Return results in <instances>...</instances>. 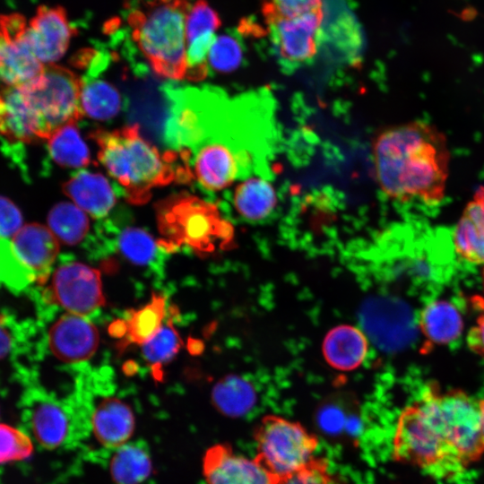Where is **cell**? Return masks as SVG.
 Masks as SVG:
<instances>
[{"label":"cell","instance_id":"6da1fadb","mask_svg":"<svg viewBox=\"0 0 484 484\" xmlns=\"http://www.w3.org/2000/svg\"><path fill=\"white\" fill-rule=\"evenodd\" d=\"M449 157L443 133L422 121L385 128L372 143L377 184L386 196L401 202H441L448 178Z\"/></svg>","mask_w":484,"mask_h":484},{"label":"cell","instance_id":"7a4b0ae2","mask_svg":"<svg viewBox=\"0 0 484 484\" xmlns=\"http://www.w3.org/2000/svg\"><path fill=\"white\" fill-rule=\"evenodd\" d=\"M91 137L99 146V161L114 179L117 195L129 203H145L153 187L193 180L190 151L160 153L141 135L137 125L114 131L96 130Z\"/></svg>","mask_w":484,"mask_h":484},{"label":"cell","instance_id":"3957f363","mask_svg":"<svg viewBox=\"0 0 484 484\" xmlns=\"http://www.w3.org/2000/svg\"><path fill=\"white\" fill-rule=\"evenodd\" d=\"M438 388L431 385L401 412L395 426L392 455L438 478L467 469L449 439L440 411Z\"/></svg>","mask_w":484,"mask_h":484},{"label":"cell","instance_id":"277c9868","mask_svg":"<svg viewBox=\"0 0 484 484\" xmlns=\"http://www.w3.org/2000/svg\"><path fill=\"white\" fill-rule=\"evenodd\" d=\"M187 0H142L128 14L132 37L157 75L171 80L186 72Z\"/></svg>","mask_w":484,"mask_h":484},{"label":"cell","instance_id":"5b68a950","mask_svg":"<svg viewBox=\"0 0 484 484\" xmlns=\"http://www.w3.org/2000/svg\"><path fill=\"white\" fill-rule=\"evenodd\" d=\"M160 244L173 249L187 245L200 252H210L233 237L232 225L224 219L218 205L187 193L176 194L156 206Z\"/></svg>","mask_w":484,"mask_h":484},{"label":"cell","instance_id":"8992f818","mask_svg":"<svg viewBox=\"0 0 484 484\" xmlns=\"http://www.w3.org/2000/svg\"><path fill=\"white\" fill-rule=\"evenodd\" d=\"M254 458L280 484L308 463L318 446V438L298 422L268 415L255 430Z\"/></svg>","mask_w":484,"mask_h":484},{"label":"cell","instance_id":"52a82bcc","mask_svg":"<svg viewBox=\"0 0 484 484\" xmlns=\"http://www.w3.org/2000/svg\"><path fill=\"white\" fill-rule=\"evenodd\" d=\"M23 379L30 385L22 396L23 420L42 447L73 446L90 436L88 422L75 402L65 403L28 377Z\"/></svg>","mask_w":484,"mask_h":484},{"label":"cell","instance_id":"ba28073f","mask_svg":"<svg viewBox=\"0 0 484 484\" xmlns=\"http://www.w3.org/2000/svg\"><path fill=\"white\" fill-rule=\"evenodd\" d=\"M21 87L39 117L43 140L61 125L82 117L81 78L67 68L48 64L39 79Z\"/></svg>","mask_w":484,"mask_h":484},{"label":"cell","instance_id":"9c48e42d","mask_svg":"<svg viewBox=\"0 0 484 484\" xmlns=\"http://www.w3.org/2000/svg\"><path fill=\"white\" fill-rule=\"evenodd\" d=\"M359 317L372 342L384 351L402 350L417 337L418 320L411 307L399 298H370L364 302Z\"/></svg>","mask_w":484,"mask_h":484},{"label":"cell","instance_id":"30bf717a","mask_svg":"<svg viewBox=\"0 0 484 484\" xmlns=\"http://www.w3.org/2000/svg\"><path fill=\"white\" fill-rule=\"evenodd\" d=\"M324 9L294 16L265 20L277 59L291 73L315 58L320 45Z\"/></svg>","mask_w":484,"mask_h":484},{"label":"cell","instance_id":"8fae6325","mask_svg":"<svg viewBox=\"0 0 484 484\" xmlns=\"http://www.w3.org/2000/svg\"><path fill=\"white\" fill-rule=\"evenodd\" d=\"M41 299L57 305L72 314L86 315L104 305L100 273L79 262L58 265L49 283L41 292Z\"/></svg>","mask_w":484,"mask_h":484},{"label":"cell","instance_id":"7c38bea8","mask_svg":"<svg viewBox=\"0 0 484 484\" xmlns=\"http://www.w3.org/2000/svg\"><path fill=\"white\" fill-rule=\"evenodd\" d=\"M28 22L20 13L0 15V82L21 87L41 77L45 65L27 39Z\"/></svg>","mask_w":484,"mask_h":484},{"label":"cell","instance_id":"4fadbf2b","mask_svg":"<svg viewBox=\"0 0 484 484\" xmlns=\"http://www.w3.org/2000/svg\"><path fill=\"white\" fill-rule=\"evenodd\" d=\"M88 419L90 435L104 449L114 451L126 444L134 430L132 409L121 399L107 394L76 402Z\"/></svg>","mask_w":484,"mask_h":484},{"label":"cell","instance_id":"5bb4252c","mask_svg":"<svg viewBox=\"0 0 484 484\" xmlns=\"http://www.w3.org/2000/svg\"><path fill=\"white\" fill-rule=\"evenodd\" d=\"M76 32L62 6L40 5L28 22L26 35L35 56L48 65L65 54Z\"/></svg>","mask_w":484,"mask_h":484},{"label":"cell","instance_id":"9a60e30c","mask_svg":"<svg viewBox=\"0 0 484 484\" xmlns=\"http://www.w3.org/2000/svg\"><path fill=\"white\" fill-rule=\"evenodd\" d=\"M95 325L82 315L66 313L48 329V346L51 353L65 363L82 362L93 356L99 345Z\"/></svg>","mask_w":484,"mask_h":484},{"label":"cell","instance_id":"2e32d148","mask_svg":"<svg viewBox=\"0 0 484 484\" xmlns=\"http://www.w3.org/2000/svg\"><path fill=\"white\" fill-rule=\"evenodd\" d=\"M203 473L205 484H279L255 459L235 453L227 444L205 452Z\"/></svg>","mask_w":484,"mask_h":484},{"label":"cell","instance_id":"e0dca14e","mask_svg":"<svg viewBox=\"0 0 484 484\" xmlns=\"http://www.w3.org/2000/svg\"><path fill=\"white\" fill-rule=\"evenodd\" d=\"M320 47L335 59L356 65L360 60L362 38L359 26L343 4L334 0L323 4Z\"/></svg>","mask_w":484,"mask_h":484},{"label":"cell","instance_id":"ac0fdd59","mask_svg":"<svg viewBox=\"0 0 484 484\" xmlns=\"http://www.w3.org/2000/svg\"><path fill=\"white\" fill-rule=\"evenodd\" d=\"M12 245L18 257L34 272L36 283L44 285L59 252L51 230L39 223L27 224L13 235Z\"/></svg>","mask_w":484,"mask_h":484},{"label":"cell","instance_id":"d6986e66","mask_svg":"<svg viewBox=\"0 0 484 484\" xmlns=\"http://www.w3.org/2000/svg\"><path fill=\"white\" fill-rule=\"evenodd\" d=\"M0 134L13 143L43 140L39 117L22 87L0 91Z\"/></svg>","mask_w":484,"mask_h":484},{"label":"cell","instance_id":"ffe728a7","mask_svg":"<svg viewBox=\"0 0 484 484\" xmlns=\"http://www.w3.org/2000/svg\"><path fill=\"white\" fill-rule=\"evenodd\" d=\"M62 189L79 208L94 218L108 215L118 196L114 185L108 178L87 169L74 173Z\"/></svg>","mask_w":484,"mask_h":484},{"label":"cell","instance_id":"44dd1931","mask_svg":"<svg viewBox=\"0 0 484 484\" xmlns=\"http://www.w3.org/2000/svg\"><path fill=\"white\" fill-rule=\"evenodd\" d=\"M419 330L425 341L422 349L436 345H445L458 340L463 320L455 304L445 299H435L428 302L420 311L418 318Z\"/></svg>","mask_w":484,"mask_h":484},{"label":"cell","instance_id":"7402d4cb","mask_svg":"<svg viewBox=\"0 0 484 484\" xmlns=\"http://www.w3.org/2000/svg\"><path fill=\"white\" fill-rule=\"evenodd\" d=\"M455 253L463 260L484 265V186L468 203L453 234Z\"/></svg>","mask_w":484,"mask_h":484},{"label":"cell","instance_id":"603a6c76","mask_svg":"<svg viewBox=\"0 0 484 484\" xmlns=\"http://www.w3.org/2000/svg\"><path fill=\"white\" fill-rule=\"evenodd\" d=\"M112 452L109 471L114 484H152V461L145 442H127Z\"/></svg>","mask_w":484,"mask_h":484},{"label":"cell","instance_id":"cb8c5ba5","mask_svg":"<svg viewBox=\"0 0 484 484\" xmlns=\"http://www.w3.org/2000/svg\"><path fill=\"white\" fill-rule=\"evenodd\" d=\"M99 74L87 73L81 78L80 108L82 116L108 120L118 115L125 104L118 89Z\"/></svg>","mask_w":484,"mask_h":484},{"label":"cell","instance_id":"d4e9b609","mask_svg":"<svg viewBox=\"0 0 484 484\" xmlns=\"http://www.w3.org/2000/svg\"><path fill=\"white\" fill-rule=\"evenodd\" d=\"M232 202L238 213L246 220L257 221L268 217L277 204L272 184L263 176H249L235 188Z\"/></svg>","mask_w":484,"mask_h":484},{"label":"cell","instance_id":"484cf974","mask_svg":"<svg viewBox=\"0 0 484 484\" xmlns=\"http://www.w3.org/2000/svg\"><path fill=\"white\" fill-rule=\"evenodd\" d=\"M323 350L326 360L334 368L351 370L364 360L367 342L364 334L357 328L341 325L328 333Z\"/></svg>","mask_w":484,"mask_h":484},{"label":"cell","instance_id":"4316f807","mask_svg":"<svg viewBox=\"0 0 484 484\" xmlns=\"http://www.w3.org/2000/svg\"><path fill=\"white\" fill-rule=\"evenodd\" d=\"M164 316L165 298L154 294L147 305L134 311L126 321L115 322L111 326V333L125 336L122 348L128 344L143 345L160 329Z\"/></svg>","mask_w":484,"mask_h":484},{"label":"cell","instance_id":"83f0119b","mask_svg":"<svg viewBox=\"0 0 484 484\" xmlns=\"http://www.w3.org/2000/svg\"><path fill=\"white\" fill-rule=\"evenodd\" d=\"M76 122L61 125L46 140L50 157L63 168L82 169L91 162L88 145L82 138Z\"/></svg>","mask_w":484,"mask_h":484},{"label":"cell","instance_id":"f1b7e54d","mask_svg":"<svg viewBox=\"0 0 484 484\" xmlns=\"http://www.w3.org/2000/svg\"><path fill=\"white\" fill-rule=\"evenodd\" d=\"M48 224L57 239L71 246L81 242L90 229L86 213L77 205L68 202L59 203L50 210Z\"/></svg>","mask_w":484,"mask_h":484},{"label":"cell","instance_id":"f546056e","mask_svg":"<svg viewBox=\"0 0 484 484\" xmlns=\"http://www.w3.org/2000/svg\"><path fill=\"white\" fill-rule=\"evenodd\" d=\"M212 400L222 413L238 416L248 411L255 402L253 386L242 377L229 376L220 379L213 387Z\"/></svg>","mask_w":484,"mask_h":484},{"label":"cell","instance_id":"4dcf8cb0","mask_svg":"<svg viewBox=\"0 0 484 484\" xmlns=\"http://www.w3.org/2000/svg\"><path fill=\"white\" fill-rule=\"evenodd\" d=\"M36 281L34 272L18 257L12 243L0 238V287L20 294Z\"/></svg>","mask_w":484,"mask_h":484},{"label":"cell","instance_id":"1f68e13d","mask_svg":"<svg viewBox=\"0 0 484 484\" xmlns=\"http://www.w3.org/2000/svg\"><path fill=\"white\" fill-rule=\"evenodd\" d=\"M31 325L20 322L10 312H0V360L13 354L15 357L25 354Z\"/></svg>","mask_w":484,"mask_h":484},{"label":"cell","instance_id":"d6a6232c","mask_svg":"<svg viewBox=\"0 0 484 484\" xmlns=\"http://www.w3.org/2000/svg\"><path fill=\"white\" fill-rule=\"evenodd\" d=\"M118 248L132 263L145 264L156 252V242L152 236L143 229L126 227L118 235Z\"/></svg>","mask_w":484,"mask_h":484},{"label":"cell","instance_id":"836d02e7","mask_svg":"<svg viewBox=\"0 0 484 484\" xmlns=\"http://www.w3.org/2000/svg\"><path fill=\"white\" fill-rule=\"evenodd\" d=\"M145 360L153 366L169 361L178 351L181 340L169 321L143 345Z\"/></svg>","mask_w":484,"mask_h":484},{"label":"cell","instance_id":"e575fe53","mask_svg":"<svg viewBox=\"0 0 484 484\" xmlns=\"http://www.w3.org/2000/svg\"><path fill=\"white\" fill-rule=\"evenodd\" d=\"M33 452L31 438L10 425L0 423V463L29 458Z\"/></svg>","mask_w":484,"mask_h":484},{"label":"cell","instance_id":"d590c367","mask_svg":"<svg viewBox=\"0 0 484 484\" xmlns=\"http://www.w3.org/2000/svg\"><path fill=\"white\" fill-rule=\"evenodd\" d=\"M215 33H206L186 43V72L189 81L203 80L208 74V56L214 40Z\"/></svg>","mask_w":484,"mask_h":484},{"label":"cell","instance_id":"8d00e7d4","mask_svg":"<svg viewBox=\"0 0 484 484\" xmlns=\"http://www.w3.org/2000/svg\"><path fill=\"white\" fill-rule=\"evenodd\" d=\"M220 24L218 13L205 0L196 1L186 16V43L203 34L215 33Z\"/></svg>","mask_w":484,"mask_h":484},{"label":"cell","instance_id":"74e56055","mask_svg":"<svg viewBox=\"0 0 484 484\" xmlns=\"http://www.w3.org/2000/svg\"><path fill=\"white\" fill-rule=\"evenodd\" d=\"M242 60V48L233 37L222 35L216 38L211 47L208 64L221 73H229L237 69Z\"/></svg>","mask_w":484,"mask_h":484},{"label":"cell","instance_id":"f35d334b","mask_svg":"<svg viewBox=\"0 0 484 484\" xmlns=\"http://www.w3.org/2000/svg\"><path fill=\"white\" fill-rule=\"evenodd\" d=\"M322 7V0H264L262 13L264 20H268L294 17Z\"/></svg>","mask_w":484,"mask_h":484},{"label":"cell","instance_id":"ab89813d","mask_svg":"<svg viewBox=\"0 0 484 484\" xmlns=\"http://www.w3.org/2000/svg\"><path fill=\"white\" fill-rule=\"evenodd\" d=\"M280 484H343L328 469V463L321 458H313L300 470Z\"/></svg>","mask_w":484,"mask_h":484},{"label":"cell","instance_id":"60d3db41","mask_svg":"<svg viewBox=\"0 0 484 484\" xmlns=\"http://www.w3.org/2000/svg\"><path fill=\"white\" fill-rule=\"evenodd\" d=\"M22 225V215L18 207L7 197L0 195V238L14 235Z\"/></svg>","mask_w":484,"mask_h":484},{"label":"cell","instance_id":"b9f144b4","mask_svg":"<svg viewBox=\"0 0 484 484\" xmlns=\"http://www.w3.org/2000/svg\"><path fill=\"white\" fill-rule=\"evenodd\" d=\"M483 314L478 318L476 325L470 331L468 343L470 348L480 355H484V300L480 303Z\"/></svg>","mask_w":484,"mask_h":484},{"label":"cell","instance_id":"7bdbcfd3","mask_svg":"<svg viewBox=\"0 0 484 484\" xmlns=\"http://www.w3.org/2000/svg\"><path fill=\"white\" fill-rule=\"evenodd\" d=\"M479 408L480 416L481 436L484 443V399L479 402Z\"/></svg>","mask_w":484,"mask_h":484}]
</instances>
